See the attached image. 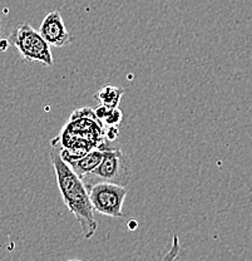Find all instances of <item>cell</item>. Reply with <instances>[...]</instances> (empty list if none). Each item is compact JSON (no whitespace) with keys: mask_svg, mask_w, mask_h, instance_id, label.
I'll use <instances>...</instances> for the list:
<instances>
[{"mask_svg":"<svg viewBox=\"0 0 252 261\" xmlns=\"http://www.w3.org/2000/svg\"><path fill=\"white\" fill-rule=\"evenodd\" d=\"M51 147L53 149L49 152V157L54 172H55L57 185H58L63 202L66 203L69 212H72L77 221L79 222L84 238H93L98 224L94 217V210L89 200L88 190L84 186L79 176L62 159L58 148L54 146Z\"/></svg>","mask_w":252,"mask_h":261,"instance_id":"obj_1","label":"cell"},{"mask_svg":"<svg viewBox=\"0 0 252 261\" xmlns=\"http://www.w3.org/2000/svg\"><path fill=\"white\" fill-rule=\"evenodd\" d=\"M80 179L87 190L103 182L126 187L131 179V168H129L128 160L121 148H110L105 146L101 163L93 171L80 177Z\"/></svg>","mask_w":252,"mask_h":261,"instance_id":"obj_2","label":"cell"},{"mask_svg":"<svg viewBox=\"0 0 252 261\" xmlns=\"http://www.w3.org/2000/svg\"><path fill=\"white\" fill-rule=\"evenodd\" d=\"M8 42L18 49L24 61L42 63L47 67L54 64L50 45L31 24L23 23L18 25L8 38Z\"/></svg>","mask_w":252,"mask_h":261,"instance_id":"obj_3","label":"cell"},{"mask_svg":"<svg viewBox=\"0 0 252 261\" xmlns=\"http://www.w3.org/2000/svg\"><path fill=\"white\" fill-rule=\"evenodd\" d=\"M93 210L113 219L124 216L123 205L127 197V189L115 184H97L88 190Z\"/></svg>","mask_w":252,"mask_h":261,"instance_id":"obj_4","label":"cell"},{"mask_svg":"<svg viewBox=\"0 0 252 261\" xmlns=\"http://www.w3.org/2000/svg\"><path fill=\"white\" fill-rule=\"evenodd\" d=\"M39 33L50 47L63 48L73 42V37L67 29L58 10H53L45 15L39 28Z\"/></svg>","mask_w":252,"mask_h":261,"instance_id":"obj_5","label":"cell"},{"mask_svg":"<svg viewBox=\"0 0 252 261\" xmlns=\"http://www.w3.org/2000/svg\"><path fill=\"white\" fill-rule=\"evenodd\" d=\"M105 146H107V142L103 143V145L99 147L91 149V151L87 152L86 154H83L79 159L68 162V165L70 166V168H72L79 177H83L84 175H87V173H89L91 171H93L94 168L101 163L103 154H104Z\"/></svg>","mask_w":252,"mask_h":261,"instance_id":"obj_6","label":"cell"},{"mask_svg":"<svg viewBox=\"0 0 252 261\" xmlns=\"http://www.w3.org/2000/svg\"><path fill=\"white\" fill-rule=\"evenodd\" d=\"M123 96V88L116 86H105L94 96L99 105L109 108H117Z\"/></svg>","mask_w":252,"mask_h":261,"instance_id":"obj_7","label":"cell"},{"mask_svg":"<svg viewBox=\"0 0 252 261\" xmlns=\"http://www.w3.org/2000/svg\"><path fill=\"white\" fill-rule=\"evenodd\" d=\"M121 121H122V112H121V110H118V107L112 108V110L108 112L107 116L102 119V122L107 123L109 127L117 126V124L121 123Z\"/></svg>","mask_w":252,"mask_h":261,"instance_id":"obj_8","label":"cell"},{"mask_svg":"<svg viewBox=\"0 0 252 261\" xmlns=\"http://www.w3.org/2000/svg\"><path fill=\"white\" fill-rule=\"evenodd\" d=\"M9 42H8V39H0V50L4 51L7 50V48L9 47Z\"/></svg>","mask_w":252,"mask_h":261,"instance_id":"obj_9","label":"cell"},{"mask_svg":"<svg viewBox=\"0 0 252 261\" xmlns=\"http://www.w3.org/2000/svg\"><path fill=\"white\" fill-rule=\"evenodd\" d=\"M127 226H128L129 230H132V231H133L134 228H137L138 224H137V221H135V220H131V221L128 222V225H127Z\"/></svg>","mask_w":252,"mask_h":261,"instance_id":"obj_10","label":"cell"},{"mask_svg":"<svg viewBox=\"0 0 252 261\" xmlns=\"http://www.w3.org/2000/svg\"><path fill=\"white\" fill-rule=\"evenodd\" d=\"M3 33H4V25H3V20L2 18H0V39H2L3 37Z\"/></svg>","mask_w":252,"mask_h":261,"instance_id":"obj_11","label":"cell"}]
</instances>
